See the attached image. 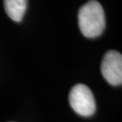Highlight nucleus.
<instances>
[{"instance_id":"nucleus-1","label":"nucleus","mask_w":122,"mask_h":122,"mask_svg":"<svg viewBox=\"0 0 122 122\" xmlns=\"http://www.w3.org/2000/svg\"><path fill=\"white\" fill-rule=\"evenodd\" d=\"M78 21L80 30L85 37L96 38L100 36L106 25L102 5L96 0H90L80 9Z\"/></svg>"},{"instance_id":"nucleus-2","label":"nucleus","mask_w":122,"mask_h":122,"mask_svg":"<svg viewBox=\"0 0 122 122\" xmlns=\"http://www.w3.org/2000/svg\"><path fill=\"white\" fill-rule=\"evenodd\" d=\"M71 107L82 117H91L96 111V102L91 89L84 84H76L69 95Z\"/></svg>"},{"instance_id":"nucleus-3","label":"nucleus","mask_w":122,"mask_h":122,"mask_svg":"<svg viewBox=\"0 0 122 122\" xmlns=\"http://www.w3.org/2000/svg\"><path fill=\"white\" fill-rule=\"evenodd\" d=\"M101 73L111 85L118 86L122 83V55L115 50L106 52L101 62Z\"/></svg>"},{"instance_id":"nucleus-4","label":"nucleus","mask_w":122,"mask_h":122,"mask_svg":"<svg viewBox=\"0 0 122 122\" xmlns=\"http://www.w3.org/2000/svg\"><path fill=\"white\" fill-rule=\"evenodd\" d=\"M5 13L15 22H21L25 14L27 0H4Z\"/></svg>"}]
</instances>
